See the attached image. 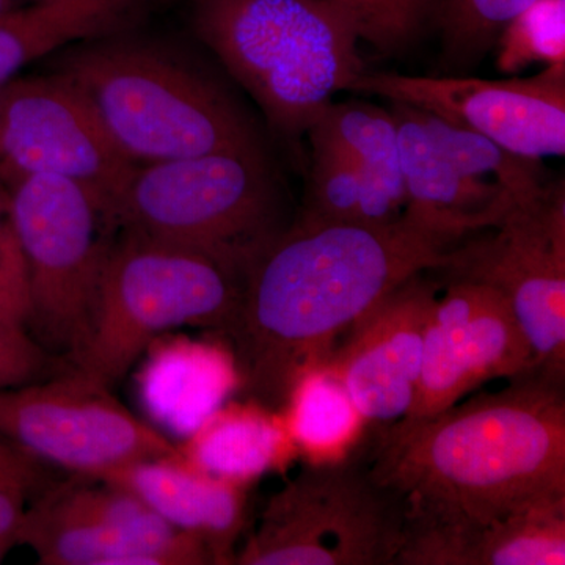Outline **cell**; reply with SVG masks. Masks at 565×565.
Masks as SVG:
<instances>
[{"label": "cell", "instance_id": "obj_12", "mask_svg": "<svg viewBox=\"0 0 565 565\" xmlns=\"http://www.w3.org/2000/svg\"><path fill=\"white\" fill-rule=\"evenodd\" d=\"M349 92L407 104L525 158L541 161L565 152V66L508 81L364 71Z\"/></svg>", "mask_w": 565, "mask_h": 565}, {"label": "cell", "instance_id": "obj_1", "mask_svg": "<svg viewBox=\"0 0 565 565\" xmlns=\"http://www.w3.org/2000/svg\"><path fill=\"white\" fill-rule=\"evenodd\" d=\"M452 248L404 214L379 226L300 218L245 273L230 332L241 385L282 414L297 382L329 362L360 316L414 275L440 273Z\"/></svg>", "mask_w": 565, "mask_h": 565}, {"label": "cell", "instance_id": "obj_30", "mask_svg": "<svg viewBox=\"0 0 565 565\" xmlns=\"http://www.w3.org/2000/svg\"><path fill=\"white\" fill-rule=\"evenodd\" d=\"M0 355L20 356V359H44L46 352L31 337L20 322L11 321L0 315Z\"/></svg>", "mask_w": 565, "mask_h": 565}, {"label": "cell", "instance_id": "obj_23", "mask_svg": "<svg viewBox=\"0 0 565 565\" xmlns=\"http://www.w3.org/2000/svg\"><path fill=\"white\" fill-rule=\"evenodd\" d=\"M308 132L338 145L394 202L405 207L399 134L392 111L366 103H332Z\"/></svg>", "mask_w": 565, "mask_h": 565}, {"label": "cell", "instance_id": "obj_13", "mask_svg": "<svg viewBox=\"0 0 565 565\" xmlns=\"http://www.w3.org/2000/svg\"><path fill=\"white\" fill-rule=\"evenodd\" d=\"M534 370L533 348L504 294L487 282L449 278L427 323L418 392L405 418H429L487 382Z\"/></svg>", "mask_w": 565, "mask_h": 565}, {"label": "cell", "instance_id": "obj_11", "mask_svg": "<svg viewBox=\"0 0 565 565\" xmlns=\"http://www.w3.org/2000/svg\"><path fill=\"white\" fill-rule=\"evenodd\" d=\"M136 167L65 81L52 74L14 77L0 87V178L9 188L35 174L65 178L84 185L115 217Z\"/></svg>", "mask_w": 565, "mask_h": 565}, {"label": "cell", "instance_id": "obj_16", "mask_svg": "<svg viewBox=\"0 0 565 565\" xmlns=\"http://www.w3.org/2000/svg\"><path fill=\"white\" fill-rule=\"evenodd\" d=\"M96 479L136 494L170 525L200 539L214 564H234L247 514V486L204 473L181 452L126 465Z\"/></svg>", "mask_w": 565, "mask_h": 565}, {"label": "cell", "instance_id": "obj_21", "mask_svg": "<svg viewBox=\"0 0 565 565\" xmlns=\"http://www.w3.org/2000/svg\"><path fill=\"white\" fill-rule=\"evenodd\" d=\"M310 180L302 221L379 226L396 222L404 207L333 141L308 132Z\"/></svg>", "mask_w": 565, "mask_h": 565}, {"label": "cell", "instance_id": "obj_33", "mask_svg": "<svg viewBox=\"0 0 565 565\" xmlns=\"http://www.w3.org/2000/svg\"><path fill=\"white\" fill-rule=\"evenodd\" d=\"M9 192H0V233L9 225Z\"/></svg>", "mask_w": 565, "mask_h": 565}, {"label": "cell", "instance_id": "obj_3", "mask_svg": "<svg viewBox=\"0 0 565 565\" xmlns=\"http://www.w3.org/2000/svg\"><path fill=\"white\" fill-rule=\"evenodd\" d=\"M132 162L193 158L258 145L228 95L162 44L121 32L82 41L51 62Z\"/></svg>", "mask_w": 565, "mask_h": 565}, {"label": "cell", "instance_id": "obj_25", "mask_svg": "<svg viewBox=\"0 0 565 565\" xmlns=\"http://www.w3.org/2000/svg\"><path fill=\"white\" fill-rule=\"evenodd\" d=\"M533 63L565 66V0H534L498 35V68L516 73Z\"/></svg>", "mask_w": 565, "mask_h": 565}, {"label": "cell", "instance_id": "obj_14", "mask_svg": "<svg viewBox=\"0 0 565 565\" xmlns=\"http://www.w3.org/2000/svg\"><path fill=\"white\" fill-rule=\"evenodd\" d=\"M435 300L434 281L414 275L360 316L327 362L364 424L381 430L411 412Z\"/></svg>", "mask_w": 565, "mask_h": 565}, {"label": "cell", "instance_id": "obj_6", "mask_svg": "<svg viewBox=\"0 0 565 565\" xmlns=\"http://www.w3.org/2000/svg\"><path fill=\"white\" fill-rule=\"evenodd\" d=\"M244 277L189 248L118 233L99 285L87 341L73 362L109 386L178 327L232 332Z\"/></svg>", "mask_w": 565, "mask_h": 565}, {"label": "cell", "instance_id": "obj_24", "mask_svg": "<svg viewBox=\"0 0 565 565\" xmlns=\"http://www.w3.org/2000/svg\"><path fill=\"white\" fill-rule=\"evenodd\" d=\"M412 109L435 145L463 177L497 185L519 202H530L548 185L537 159L515 154L481 134L468 131L416 107Z\"/></svg>", "mask_w": 565, "mask_h": 565}, {"label": "cell", "instance_id": "obj_9", "mask_svg": "<svg viewBox=\"0 0 565 565\" xmlns=\"http://www.w3.org/2000/svg\"><path fill=\"white\" fill-rule=\"evenodd\" d=\"M0 437L40 463L87 478L180 455L169 438L115 399L109 386L82 371L0 388Z\"/></svg>", "mask_w": 565, "mask_h": 565}, {"label": "cell", "instance_id": "obj_29", "mask_svg": "<svg viewBox=\"0 0 565 565\" xmlns=\"http://www.w3.org/2000/svg\"><path fill=\"white\" fill-rule=\"evenodd\" d=\"M41 463L0 437V487L31 492L40 484Z\"/></svg>", "mask_w": 565, "mask_h": 565}, {"label": "cell", "instance_id": "obj_17", "mask_svg": "<svg viewBox=\"0 0 565 565\" xmlns=\"http://www.w3.org/2000/svg\"><path fill=\"white\" fill-rule=\"evenodd\" d=\"M565 501L470 526L404 527L393 565H564Z\"/></svg>", "mask_w": 565, "mask_h": 565}, {"label": "cell", "instance_id": "obj_19", "mask_svg": "<svg viewBox=\"0 0 565 565\" xmlns=\"http://www.w3.org/2000/svg\"><path fill=\"white\" fill-rule=\"evenodd\" d=\"M151 0H33L0 14V87L31 63L128 29Z\"/></svg>", "mask_w": 565, "mask_h": 565}, {"label": "cell", "instance_id": "obj_27", "mask_svg": "<svg viewBox=\"0 0 565 565\" xmlns=\"http://www.w3.org/2000/svg\"><path fill=\"white\" fill-rule=\"evenodd\" d=\"M343 11L360 40L382 54H397L419 35L430 0H323Z\"/></svg>", "mask_w": 565, "mask_h": 565}, {"label": "cell", "instance_id": "obj_32", "mask_svg": "<svg viewBox=\"0 0 565 565\" xmlns=\"http://www.w3.org/2000/svg\"><path fill=\"white\" fill-rule=\"evenodd\" d=\"M47 356L44 359H20V356L0 355V388L29 384L40 381L46 370Z\"/></svg>", "mask_w": 565, "mask_h": 565}, {"label": "cell", "instance_id": "obj_18", "mask_svg": "<svg viewBox=\"0 0 565 565\" xmlns=\"http://www.w3.org/2000/svg\"><path fill=\"white\" fill-rule=\"evenodd\" d=\"M145 352L141 403L174 433L192 434L241 385L236 360L215 345L159 337Z\"/></svg>", "mask_w": 565, "mask_h": 565}, {"label": "cell", "instance_id": "obj_5", "mask_svg": "<svg viewBox=\"0 0 565 565\" xmlns=\"http://www.w3.org/2000/svg\"><path fill=\"white\" fill-rule=\"evenodd\" d=\"M115 221L118 233L203 253L243 277L286 230L259 145L137 166Z\"/></svg>", "mask_w": 565, "mask_h": 565}, {"label": "cell", "instance_id": "obj_28", "mask_svg": "<svg viewBox=\"0 0 565 565\" xmlns=\"http://www.w3.org/2000/svg\"><path fill=\"white\" fill-rule=\"evenodd\" d=\"M0 315L28 329L31 316L28 269L11 223L0 233Z\"/></svg>", "mask_w": 565, "mask_h": 565}, {"label": "cell", "instance_id": "obj_22", "mask_svg": "<svg viewBox=\"0 0 565 565\" xmlns=\"http://www.w3.org/2000/svg\"><path fill=\"white\" fill-rule=\"evenodd\" d=\"M296 449L311 462L341 459L355 446L364 422L329 363L313 367L294 386L282 412Z\"/></svg>", "mask_w": 565, "mask_h": 565}, {"label": "cell", "instance_id": "obj_2", "mask_svg": "<svg viewBox=\"0 0 565 565\" xmlns=\"http://www.w3.org/2000/svg\"><path fill=\"white\" fill-rule=\"evenodd\" d=\"M381 429L375 481L403 494V527L489 525L565 501L564 384L541 371Z\"/></svg>", "mask_w": 565, "mask_h": 565}, {"label": "cell", "instance_id": "obj_34", "mask_svg": "<svg viewBox=\"0 0 565 565\" xmlns=\"http://www.w3.org/2000/svg\"><path fill=\"white\" fill-rule=\"evenodd\" d=\"M13 0H0V14H3L6 11L13 9Z\"/></svg>", "mask_w": 565, "mask_h": 565}, {"label": "cell", "instance_id": "obj_7", "mask_svg": "<svg viewBox=\"0 0 565 565\" xmlns=\"http://www.w3.org/2000/svg\"><path fill=\"white\" fill-rule=\"evenodd\" d=\"M403 494L375 481L370 456L310 462L270 498L236 552L239 565H393Z\"/></svg>", "mask_w": 565, "mask_h": 565}, {"label": "cell", "instance_id": "obj_15", "mask_svg": "<svg viewBox=\"0 0 565 565\" xmlns=\"http://www.w3.org/2000/svg\"><path fill=\"white\" fill-rule=\"evenodd\" d=\"M399 134L405 188L403 214L408 221L459 245L471 234L497 228L519 202L511 193L463 177L435 145L407 104L392 103Z\"/></svg>", "mask_w": 565, "mask_h": 565}, {"label": "cell", "instance_id": "obj_35", "mask_svg": "<svg viewBox=\"0 0 565 565\" xmlns=\"http://www.w3.org/2000/svg\"><path fill=\"white\" fill-rule=\"evenodd\" d=\"M10 545L6 544V542H0V561L3 559L6 553L9 552Z\"/></svg>", "mask_w": 565, "mask_h": 565}, {"label": "cell", "instance_id": "obj_10", "mask_svg": "<svg viewBox=\"0 0 565 565\" xmlns=\"http://www.w3.org/2000/svg\"><path fill=\"white\" fill-rule=\"evenodd\" d=\"M493 233L456 245L449 278L500 289L533 348L537 371L565 384V193L546 185Z\"/></svg>", "mask_w": 565, "mask_h": 565}, {"label": "cell", "instance_id": "obj_4", "mask_svg": "<svg viewBox=\"0 0 565 565\" xmlns=\"http://www.w3.org/2000/svg\"><path fill=\"white\" fill-rule=\"evenodd\" d=\"M196 35L288 137L366 71L360 35L323 0H192Z\"/></svg>", "mask_w": 565, "mask_h": 565}, {"label": "cell", "instance_id": "obj_26", "mask_svg": "<svg viewBox=\"0 0 565 565\" xmlns=\"http://www.w3.org/2000/svg\"><path fill=\"white\" fill-rule=\"evenodd\" d=\"M534 0H449L445 58L460 70L481 61L505 24Z\"/></svg>", "mask_w": 565, "mask_h": 565}, {"label": "cell", "instance_id": "obj_20", "mask_svg": "<svg viewBox=\"0 0 565 565\" xmlns=\"http://www.w3.org/2000/svg\"><path fill=\"white\" fill-rule=\"evenodd\" d=\"M294 451L282 414L255 401L222 405L180 446L193 467L243 486L281 467Z\"/></svg>", "mask_w": 565, "mask_h": 565}, {"label": "cell", "instance_id": "obj_31", "mask_svg": "<svg viewBox=\"0 0 565 565\" xmlns=\"http://www.w3.org/2000/svg\"><path fill=\"white\" fill-rule=\"evenodd\" d=\"M28 494L24 490L0 487V542H6L10 546L17 544Z\"/></svg>", "mask_w": 565, "mask_h": 565}, {"label": "cell", "instance_id": "obj_8", "mask_svg": "<svg viewBox=\"0 0 565 565\" xmlns=\"http://www.w3.org/2000/svg\"><path fill=\"white\" fill-rule=\"evenodd\" d=\"M9 218L28 269V330L41 348L73 360L90 333L118 236L114 214L84 185L35 174L10 185Z\"/></svg>", "mask_w": 565, "mask_h": 565}]
</instances>
